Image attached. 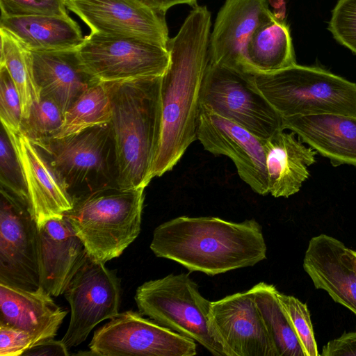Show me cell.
I'll return each mask as SVG.
<instances>
[{
	"instance_id": "obj_1",
	"label": "cell",
	"mask_w": 356,
	"mask_h": 356,
	"mask_svg": "<svg viewBox=\"0 0 356 356\" xmlns=\"http://www.w3.org/2000/svg\"><path fill=\"white\" fill-rule=\"evenodd\" d=\"M211 13L193 7L177 35L170 38L168 67L161 77V137L152 177L172 170L197 140L200 95L209 63Z\"/></svg>"
},
{
	"instance_id": "obj_2",
	"label": "cell",
	"mask_w": 356,
	"mask_h": 356,
	"mask_svg": "<svg viewBox=\"0 0 356 356\" xmlns=\"http://www.w3.org/2000/svg\"><path fill=\"white\" fill-rule=\"evenodd\" d=\"M149 247L157 257L210 276L253 266L266 258L267 250L255 219L235 222L212 216L163 222L154 229Z\"/></svg>"
},
{
	"instance_id": "obj_3",
	"label": "cell",
	"mask_w": 356,
	"mask_h": 356,
	"mask_svg": "<svg viewBox=\"0 0 356 356\" xmlns=\"http://www.w3.org/2000/svg\"><path fill=\"white\" fill-rule=\"evenodd\" d=\"M161 77L106 82L120 188H145L153 179L162 129Z\"/></svg>"
},
{
	"instance_id": "obj_4",
	"label": "cell",
	"mask_w": 356,
	"mask_h": 356,
	"mask_svg": "<svg viewBox=\"0 0 356 356\" xmlns=\"http://www.w3.org/2000/svg\"><path fill=\"white\" fill-rule=\"evenodd\" d=\"M145 188L99 187L73 197L65 213L92 259L118 257L140 232Z\"/></svg>"
},
{
	"instance_id": "obj_5",
	"label": "cell",
	"mask_w": 356,
	"mask_h": 356,
	"mask_svg": "<svg viewBox=\"0 0 356 356\" xmlns=\"http://www.w3.org/2000/svg\"><path fill=\"white\" fill-rule=\"evenodd\" d=\"M254 82L282 117L323 113L356 116V83L316 66L297 63L257 72Z\"/></svg>"
},
{
	"instance_id": "obj_6",
	"label": "cell",
	"mask_w": 356,
	"mask_h": 356,
	"mask_svg": "<svg viewBox=\"0 0 356 356\" xmlns=\"http://www.w3.org/2000/svg\"><path fill=\"white\" fill-rule=\"evenodd\" d=\"M140 313L204 347L215 356H225L212 332L211 301L186 273L169 274L144 282L136 289Z\"/></svg>"
},
{
	"instance_id": "obj_7",
	"label": "cell",
	"mask_w": 356,
	"mask_h": 356,
	"mask_svg": "<svg viewBox=\"0 0 356 356\" xmlns=\"http://www.w3.org/2000/svg\"><path fill=\"white\" fill-rule=\"evenodd\" d=\"M33 143L47 154L72 197L116 185V157L110 123L65 138Z\"/></svg>"
},
{
	"instance_id": "obj_8",
	"label": "cell",
	"mask_w": 356,
	"mask_h": 356,
	"mask_svg": "<svg viewBox=\"0 0 356 356\" xmlns=\"http://www.w3.org/2000/svg\"><path fill=\"white\" fill-rule=\"evenodd\" d=\"M254 75L209 62L200 102L216 114L267 140L284 130L282 117L257 88Z\"/></svg>"
},
{
	"instance_id": "obj_9",
	"label": "cell",
	"mask_w": 356,
	"mask_h": 356,
	"mask_svg": "<svg viewBox=\"0 0 356 356\" xmlns=\"http://www.w3.org/2000/svg\"><path fill=\"white\" fill-rule=\"evenodd\" d=\"M85 71L95 81L113 82L161 76L167 70V48L153 42L90 33L78 48Z\"/></svg>"
},
{
	"instance_id": "obj_10",
	"label": "cell",
	"mask_w": 356,
	"mask_h": 356,
	"mask_svg": "<svg viewBox=\"0 0 356 356\" xmlns=\"http://www.w3.org/2000/svg\"><path fill=\"white\" fill-rule=\"evenodd\" d=\"M95 355L194 356L196 342L141 313H119L97 329L89 344Z\"/></svg>"
},
{
	"instance_id": "obj_11",
	"label": "cell",
	"mask_w": 356,
	"mask_h": 356,
	"mask_svg": "<svg viewBox=\"0 0 356 356\" xmlns=\"http://www.w3.org/2000/svg\"><path fill=\"white\" fill-rule=\"evenodd\" d=\"M64 295L70 305L71 316L61 341L68 349L83 342L98 323L119 314L120 280L105 263L88 254Z\"/></svg>"
},
{
	"instance_id": "obj_12",
	"label": "cell",
	"mask_w": 356,
	"mask_h": 356,
	"mask_svg": "<svg viewBox=\"0 0 356 356\" xmlns=\"http://www.w3.org/2000/svg\"><path fill=\"white\" fill-rule=\"evenodd\" d=\"M38 235L27 207L1 187L0 283L29 291L40 286Z\"/></svg>"
},
{
	"instance_id": "obj_13",
	"label": "cell",
	"mask_w": 356,
	"mask_h": 356,
	"mask_svg": "<svg viewBox=\"0 0 356 356\" xmlns=\"http://www.w3.org/2000/svg\"><path fill=\"white\" fill-rule=\"evenodd\" d=\"M196 137L207 151L228 156L240 178L254 192L261 195L269 194L265 140L201 105Z\"/></svg>"
},
{
	"instance_id": "obj_14",
	"label": "cell",
	"mask_w": 356,
	"mask_h": 356,
	"mask_svg": "<svg viewBox=\"0 0 356 356\" xmlns=\"http://www.w3.org/2000/svg\"><path fill=\"white\" fill-rule=\"evenodd\" d=\"M209 321L225 356H279L250 289L212 301Z\"/></svg>"
},
{
	"instance_id": "obj_15",
	"label": "cell",
	"mask_w": 356,
	"mask_h": 356,
	"mask_svg": "<svg viewBox=\"0 0 356 356\" xmlns=\"http://www.w3.org/2000/svg\"><path fill=\"white\" fill-rule=\"evenodd\" d=\"M65 3L90 33L137 38L167 48L170 38L165 13L136 0H65Z\"/></svg>"
},
{
	"instance_id": "obj_16",
	"label": "cell",
	"mask_w": 356,
	"mask_h": 356,
	"mask_svg": "<svg viewBox=\"0 0 356 356\" xmlns=\"http://www.w3.org/2000/svg\"><path fill=\"white\" fill-rule=\"evenodd\" d=\"M275 16L267 0H225L209 37V62L254 74L245 58L252 35Z\"/></svg>"
},
{
	"instance_id": "obj_17",
	"label": "cell",
	"mask_w": 356,
	"mask_h": 356,
	"mask_svg": "<svg viewBox=\"0 0 356 356\" xmlns=\"http://www.w3.org/2000/svg\"><path fill=\"white\" fill-rule=\"evenodd\" d=\"M5 130L20 162L29 195L28 209L38 226L63 216L72 208L73 199L47 154L22 130Z\"/></svg>"
},
{
	"instance_id": "obj_18",
	"label": "cell",
	"mask_w": 356,
	"mask_h": 356,
	"mask_svg": "<svg viewBox=\"0 0 356 356\" xmlns=\"http://www.w3.org/2000/svg\"><path fill=\"white\" fill-rule=\"evenodd\" d=\"M38 227L40 286L51 296H58L64 293L88 253L64 215L51 218Z\"/></svg>"
},
{
	"instance_id": "obj_19",
	"label": "cell",
	"mask_w": 356,
	"mask_h": 356,
	"mask_svg": "<svg viewBox=\"0 0 356 356\" xmlns=\"http://www.w3.org/2000/svg\"><path fill=\"white\" fill-rule=\"evenodd\" d=\"M303 268L317 289L356 315V275L350 248L325 234L312 237L303 259Z\"/></svg>"
},
{
	"instance_id": "obj_20",
	"label": "cell",
	"mask_w": 356,
	"mask_h": 356,
	"mask_svg": "<svg viewBox=\"0 0 356 356\" xmlns=\"http://www.w3.org/2000/svg\"><path fill=\"white\" fill-rule=\"evenodd\" d=\"M67 314L42 286L29 291L0 283V325L28 332L33 346L54 338Z\"/></svg>"
},
{
	"instance_id": "obj_21",
	"label": "cell",
	"mask_w": 356,
	"mask_h": 356,
	"mask_svg": "<svg viewBox=\"0 0 356 356\" xmlns=\"http://www.w3.org/2000/svg\"><path fill=\"white\" fill-rule=\"evenodd\" d=\"M283 129L298 136L333 165L356 167V116L323 113L282 118Z\"/></svg>"
},
{
	"instance_id": "obj_22",
	"label": "cell",
	"mask_w": 356,
	"mask_h": 356,
	"mask_svg": "<svg viewBox=\"0 0 356 356\" xmlns=\"http://www.w3.org/2000/svg\"><path fill=\"white\" fill-rule=\"evenodd\" d=\"M29 53L41 96L52 99L63 114L83 91L97 81L83 69L78 49Z\"/></svg>"
},
{
	"instance_id": "obj_23",
	"label": "cell",
	"mask_w": 356,
	"mask_h": 356,
	"mask_svg": "<svg viewBox=\"0 0 356 356\" xmlns=\"http://www.w3.org/2000/svg\"><path fill=\"white\" fill-rule=\"evenodd\" d=\"M295 135L282 130L264 141L268 192L275 197L297 193L316 162V152Z\"/></svg>"
},
{
	"instance_id": "obj_24",
	"label": "cell",
	"mask_w": 356,
	"mask_h": 356,
	"mask_svg": "<svg viewBox=\"0 0 356 356\" xmlns=\"http://www.w3.org/2000/svg\"><path fill=\"white\" fill-rule=\"evenodd\" d=\"M0 28L10 32L29 51L77 49L85 40L79 26L70 17H1Z\"/></svg>"
},
{
	"instance_id": "obj_25",
	"label": "cell",
	"mask_w": 356,
	"mask_h": 356,
	"mask_svg": "<svg viewBox=\"0 0 356 356\" xmlns=\"http://www.w3.org/2000/svg\"><path fill=\"white\" fill-rule=\"evenodd\" d=\"M245 56L254 74L270 72L296 64L290 29L276 15L252 35Z\"/></svg>"
},
{
	"instance_id": "obj_26",
	"label": "cell",
	"mask_w": 356,
	"mask_h": 356,
	"mask_svg": "<svg viewBox=\"0 0 356 356\" xmlns=\"http://www.w3.org/2000/svg\"><path fill=\"white\" fill-rule=\"evenodd\" d=\"M111 115L107 83L96 81L65 111L62 127L53 138H65L92 127L110 123Z\"/></svg>"
},
{
	"instance_id": "obj_27",
	"label": "cell",
	"mask_w": 356,
	"mask_h": 356,
	"mask_svg": "<svg viewBox=\"0 0 356 356\" xmlns=\"http://www.w3.org/2000/svg\"><path fill=\"white\" fill-rule=\"evenodd\" d=\"M0 66L8 71L18 91L23 120L27 119L33 105L41 98L32 68L31 56L27 49L15 37L0 28Z\"/></svg>"
},
{
	"instance_id": "obj_28",
	"label": "cell",
	"mask_w": 356,
	"mask_h": 356,
	"mask_svg": "<svg viewBox=\"0 0 356 356\" xmlns=\"http://www.w3.org/2000/svg\"><path fill=\"white\" fill-rule=\"evenodd\" d=\"M250 289L279 356H305L280 305L276 287L261 282Z\"/></svg>"
},
{
	"instance_id": "obj_29",
	"label": "cell",
	"mask_w": 356,
	"mask_h": 356,
	"mask_svg": "<svg viewBox=\"0 0 356 356\" xmlns=\"http://www.w3.org/2000/svg\"><path fill=\"white\" fill-rule=\"evenodd\" d=\"M64 114L51 98L41 96L31 108L29 116L23 120L22 130L33 142L53 138L60 129Z\"/></svg>"
},
{
	"instance_id": "obj_30",
	"label": "cell",
	"mask_w": 356,
	"mask_h": 356,
	"mask_svg": "<svg viewBox=\"0 0 356 356\" xmlns=\"http://www.w3.org/2000/svg\"><path fill=\"white\" fill-rule=\"evenodd\" d=\"M282 309L296 334L305 356L320 355L314 337L310 312L297 298L277 292Z\"/></svg>"
},
{
	"instance_id": "obj_31",
	"label": "cell",
	"mask_w": 356,
	"mask_h": 356,
	"mask_svg": "<svg viewBox=\"0 0 356 356\" xmlns=\"http://www.w3.org/2000/svg\"><path fill=\"white\" fill-rule=\"evenodd\" d=\"M0 181L1 187L13 195L28 209L29 195L22 168L10 138L2 125L0 137Z\"/></svg>"
},
{
	"instance_id": "obj_32",
	"label": "cell",
	"mask_w": 356,
	"mask_h": 356,
	"mask_svg": "<svg viewBox=\"0 0 356 356\" xmlns=\"http://www.w3.org/2000/svg\"><path fill=\"white\" fill-rule=\"evenodd\" d=\"M327 29L339 43L356 54V0H339Z\"/></svg>"
},
{
	"instance_id": "obj_33",
	"label": "cell",
	"mask_w": 356,
	"mask_h": 356,
	"mask_svg": "<svg viewBox=\"0 0 356 356\" xmlns=\"http://www.w3.org/2000/svg\"><path fill=\"white\" fill-rule=\"evenodd\" d=\"M0 118L5 129L22 130L23 116L20 97L8 71L0 66Z\"/></svg>"
},
{
	"instance_id": "obj_34",
	"label": "cell",
	"mask_w": 356,
	"mask_h": 356,
	"mask_svg": "<svg viewBox=\"0 0 356 356\" xmlns=\"http://www.w3.org/2000/svg\"><path fill=\"white\" fill-rule=\"evenodd\" d=\"M1 17H69L65 0H0Z\"/></svg>"
},
{
	"instance_id": "obj_35",
	"label": "cell",
	"mask_w": 356,
	"mask_h": 356,
	"mask_svg": "<svg viewBox=\"0 0 356 356\" xmlns=\"http://www.w3.org/2000/svg\"><path fill=\"white\" fill-rule=\"evenodd\" d=\"M33 346L26 332L0 325V356H19Z\"/></svg>"
},
{
	"instance_id": "obj_36",
	"label": "cell",
	"mask_w": 356,
	"mask_h": 356,
	"mask_svg": "<svg viewBox=\"0 0 356 356\" xmlns=\"http://www.w3.org/2000/svg\"><path fill=\"white\" fill-rule=\"evenodd\" d=\"M321 356H356V332L343 333L328 341L322 348Z\"/></svg>"
},
{
	"instance_id": "obj_37",
	"label": "cell",
	"mask_w": 356,
	"mask_h": 356,
	"mask_svg": "<svg viewBox=\"0 0 356 356\" xmlns=\"http://www.w3.org/2000/svg\"><path fill=\"white\" fill-rule=\"evenodd\" d=\"M23 356H68V348L61 340L50 339L26 350Z\"/></svg>"
},
{
	"instance_id": "obj_38",
	"label": "cell",
	"mask_w": 356,
	"mask_h": 356,
	"mask_svg": "<svg viewBox=\"0 0 356 356\" xmlns=\"http://www.w3.org/2000/svg\"><path fill=\"white\" fill-rule=\"evenodd\" d=\"M145 6L165 13L171 7L178 4H188L191 6L195 7L197 0H136Z\"/></svg>"
},
{
	"instance_id": "obj_39",
	"label": "cell",
	"mask_w": 356,
	"mask_h": 356,
	"mask_svg": "<svg viewBox=\"0 0 356 356\" xmlns=\"http://www.w3.org/2000/svg\"><path fill=\"white\" fill-rule=\"evenodd\" d=\"M350 255L351 257V261L353 264V266L356 275V251L352 249H350Z\"/></svg>"
}]
</instances>
